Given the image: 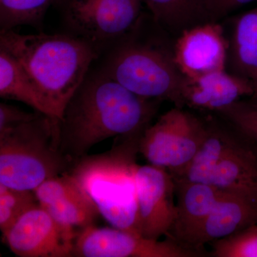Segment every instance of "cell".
Segmentation results:
<instances>
[{
    "instance_id": "cell-1",
    "label": "cell",
    "mask_w": 257,
    "mask_h": 257,
    "mask_svg": "<svg viewBox=\"0 0 257 257\" xmlns=\"http://www.w3.org/2000/svg\"><path fill=\"white\" fill-rule=\"evenodd\" d=\"M159 101L139 96L99 67H91L59 119L61 150L75 162L104 140L143 133Z\"/></svg>"
},
{
    "instance_id": "cell-2",
    "label": "cell",
    "mask_w": 257,
    "mask_h": 257,
    "mask_svg": "<svg viewBox=\"0 0 257 257\" xmlns=\"http://www.w3.org/2000/svg\"><path fill=\"white\" fill-rule=\"evenodd\" d=\"M0 48L18 60L60 119L64 108L100 57L92 44L71 34L0 32Z\"/></svg>"
},
{
    "instance_id": "cell-3",
    "label": "cell",
    "mask_w": 257,
    "mask_h": 257,
    "mask_svg": "<svg viewBox=\"0 0 257 257\" xmlns=\"http://www.w3.org/2000/svg\"><path fill=\"white\" fill-rule=\"evenodd\" d=\"M160 30L151 15L143 13L133 30L99 57L97 67L139 96L182 107L185 77Z\"/></svg>"
},
{
    "instance_id": "cell-4",
    "label": "cell",
    "mask_w": 257,
    "mask_h": 257,
    "mask_svg": "<svg viewBox=\"0 0 257 257\" xmlns=\"http://www.w3.org/2000/svg\"><path fill=\"white\" fill-rule=\"evenodd\" d=\"M142 134L118 137L109 151L85 155L68 172L111 226L137 234L140 233L135 171Z\"/></svg>"
},
{
    "instance_id": "cell-5",
    "label": "cell",
    "mask_w": 257,
    "mask_h": 257,
    "mask_svg": "<svg viewBox=\"0 0 257 257\" xmlns=\"http://www.w3.org/2000/svg\"><path fill=\"white\" fill-rule=\"evenodd\" d=\"M74 163L61 150L58 118L41 113L0 133V184L7 187L34 192Z\"/></svg>"
},
{
    "instance_id": "cell-6",
    "label": "cell",
    "mask_w": 257,
    "mask_h": 257,
    "mask_svg": "<svg viewBox=\"0 0 257 257\" xmlns=\"http://www.w3.org/2000/svg\"><path fill=\"white\" fill-rule=\"evenodd\" d=\"M143 0H60L55 8L66 32L92 44L101 55L133 30L143 14Z\"/></svg>"
},
{
    "instance_id": "cell-7",
    "label": "cell",
    "mask_w": 257,
    "mask_h": 257,
    "mask_svg": "<svg viewBox=\"0 0 257 257\" xmlns=\"http://www.w3.org/2000/svg\"><path fill=\"white\" fill-rule=\"evenodd\" d=\"M207 133V124L176 106L144 130L139 153L150 165L165 169L177 177L192 162Z\"/></svg>"
},
{
    "instance_id": "cell-8",
    "label": "cell",
    "mask_w": 257,
    "mask_h": 257,
    "mask_svg": "<svg viewBox=\"0 0 257 257\" xmlns=\"http://www.w3.org/2000/svg\"><path fill=\"white\" fill-rule=\"evenodd\" d=\"M202 251L186 247L174 240L144 237L115 227L92 224L77 231L73 256L77 257H197Z\"/></svg>"
},
{
    "instance_id": "cell-9",
    "label": "cell",
    "mask_w": 257,
    "mask_h": 257,
    "mask_svg": "<svg viewBox=\"0 0 257 257\" xmlns=\"http://www.w3.org/2000/svg\"><path fill=\"white\" fill-rule=\"evenodd\" d=\"M77 231L55 220L39 203L3 234L5 243L20 257L73 256Z\"/></svg>"
},
{
    "instance_id": "cell-10",
    "label": "cell",
    "mask_w": 257,
    "mask_h": 257,
    "mask_svg": "<svg viewBox=\"0 0 257 257\" xmlns=\"http://www.w3.org/2000/svg\"><path fill=\"white\" fill-rule=\"evenodd\" d=\"M139 233L160 239L170 232L175 216V182L168 170L152 165L135 171Z\"/></svg>"
},
{
    "instance_id": "cell-11",
    "label": "cell",
    "mask_w": 257,
    "mask_h": 257,
    "mask_svg": "<svg viewBox=\"0 0 257 257\" xmlns=\"http://www.w3.org/2000/svg\"><path fill=\"white\" fill-rule=\"evenodd\" d=\"M228 45L223 29L215 22L184 30L174 46V59L186 78L224 70Z\"/></svg>"
},
{
    "instance_id": "cell-12",
    "label": "cell",
    "mask_w": 257,
    "mask_h": 257,
    "mask_svg": "<svg viewBox=\"0 0 257 257\" xmlns=\"http://www.w3.org/2000/svg\"><path fill=\"white\" fill-rule=\"evenodd\" d=\"M34 193L39 204L69 229L94 224L100 215L92 199L69 172L45 181Z\"/></svg>"
},
{
    "instance_id": "cell-13",
    "label": "cell",
    "mask_w": 257,
    "mask_h": 257,
    "mask_svg": "<svg viewBox=\"0 0 257 257\" xmlns=\"http://www.w3.org/2000/svg\"><path fill=\"white\" fill-rule=\"evenodd\" d=\"M175 182V220L167 238L192 248L191 241L214 207L221 190L202 182L178 179Z\"/></svg>"
},
{
    "instance_id": "cell-14",
    "label": "cell",
    "mask_w": 257,
    "mask_h": 257,
    "mask_svg": "<svg viewBox=\"0 0 257 257\" xmlns=\"http://www.w3.org/2000/svg\"><path fill=\"white\" fill-rule=\"evenodd\" d=\"M252 93L251 79L219 70L194 79L185 77L182 100L184 105L218 112Z\"/></svg>"
},
{
    "instance_id": "cell-15",
    "label": "cell",
    "mask_w": 257,
    "mask_h": 257,
    "mask_svg": "<svg viewBox=\"0 0 257 257\" xmlns=\"http://www.w3.org/2000/svg\"><path fill=\"white\" fill-rule=\"evenodd\" d=\"M254 224H257L256 201L221 191L214 207L189 246L193 249L203 251L207 243L223 239Z\"/></svg>"
},
{
    "instance_id": "cell-16",
    "label": "cell",
    "mask_w": 257,
    "mask_h": 257,
    "mask_svg": "<svg viewBox=\"0 0 257 257\" xmlns=\"http://www.w3.org/2000/svg\"><path fill=\"white\" fill-rule=\"evenodd\" d=\"M209 184L257 202V154L236 139L213 171Z\"/></svg>"
},
{
    "instance_id": "cell-17",
    "label": "cell",
    "mask_w": 257,
    "mask_h": 257,
    "mask_svg": "<svg viewBox=\"0 0 257 257\" xmlns=\"http://www.w3.org/2000/svg\"><path fill=\"white\" fill-rule=\"evenodd\" d=\"M0 96L3 99L21 101L35 111L57 117L50 102L38 90L21 64L1 48Z\"/></svg>"
},
{
    "instance_id": "cell-18",
    "label": "cell",
    "mask_w": 257,
    "mask_h": 257,
    "mask_svg": "<svg viewBox=\"0 0 257 257\" xmlns=\"http://www.w3.org/2000/svg\"><path fill=\"white\" fill-rule=\"evenodd\" d=\"M154 21L164 30L182 33L200 24L212 22L211 0H143Z\"/></svg>"
},
{
    "instance_id": "cell-19",
    "label": "cell",
    "mask_w": 257,
    "mask_h": 257,
    "mask_svg": "<svg viewBox=\"0 0 257 257\" xmlns=\"http://www.w3.org/2000/svg\"><path fill=\"white\" fill-rule=\"evenodd\" d=\"M236 139L220 126L207 124V136L200 148L185 170L174 178L209 184L213 171Z\"/></svg>"
},
{
    "instance_id": "cell-20",
    "label": "cell",
    "mask_w": 257,
    "mask_h": 257,
    "mask_svg": "<svg viewBox=\"0 0 257 257\" xmlns=\"http://www.w3.org/2000/svg\"><path fill=\"white\" fill-rule=\"evenodd\" d=\"M233 58L236 68L250 78L257 71V7L241 15L235 24Z\"/></svg>"
},
{
    "instance_id": "cell-21",
    "label": "cell",
    "mask_w": 257,
    "mask_h": 257,
    "mask_svg": "<svg viewBox=\"0 0 257 257\" xmlns=\"http://www.w3.org/2000/svg\"><path fill=\"white\" fill-rule=\"evenodd\" d=\"M60 0H0V32L29 25L42 30L44 19Z\"/></svg>"
},
{
    "instance_id": "cell-22",
    "label": "cell",
    "mask_w": 257,
    "mask_h": 257,
    "mask_svg": "<svg viewBox=\"0 0 257 257\" xmlns=\"http://www.w3.org/2000/svg\"><path fill=\"white\" fill-rule=\"evenodd\" d=\"M32 191L20 190L0 184V229L4 234L25 214L37 204Z\"/></svg>"
},
{
    "instance_id": "cell-23",
    "label": "cell",
    "mask_w": 257,
    "mask_h": 257,
    "mask_svg": "<svg viewBox=\"0 0 257 257\" xmlns=\"http://www.w3.org/2000/svg\"><path fill=\"white\" fill-rule=\"evenodd\" d=\"M210 243L213 256L257 257V224Z\"/></svg>"
},
{
    "instance_id": "cell-24",
    "label": "cell",
    "mask_w": 257,
    "mask_h": 257,
    "mask_svg": "<svg viewBox=\"0 0 257 257\" xmlns=\"http://www.w3.org/2000/svg\"><path fill=\"white\" fill-rule=\"evenodd\" d=\"M243 136L257 144V105L239 100L218 111Z\"/></svg>"
},
{
    "instance_id": "cell-25",
    "label": "cell",
    "mask_w": 257,
    "mask_h": 257,
    "mask_svg": "<svg viewBox=\"0 0 257 257\" xmlns=\"http://www.w3.org/2000/svg\"><path fill=\"white\" fill-rule=\"evenodd\" d=\"M41 112L27 111L6 103L0 104V133L17 127L24 123L35 119Z\"/></svg>"
},
{
    "instance_id": "cell-26",
    "label": "cell",
    "mask_w": 257,
    "mask_h": 257,
    "mask_svg": "<svg viewBox=\"0 0 257 257\" xmlns=\"http://www.w3.org/2000/svg\"><path fill=\"white\" fill-rule=\"evenodd\" d=\"M253 0H211L210 16L212 22L223 18Z\"/></svg>"
},
{
    "instance_id": "cell-27",
    "label": "cell",
    "mask_w": 257,
    "mask_h": 257,
    "mask_svg": "<svg viewBox=\"0 0 257 257\" xmlns=\"http://www.w3.org/2000/svg\"><path fill=\"white\" fill-rule=\"evenodd\" d=\"M249 79H251L253 87L252 95L250 96L251 99H250L249 101H251L253 104L257 105V71L250 77Z\"/></svg>"
}]
</instances>
